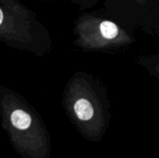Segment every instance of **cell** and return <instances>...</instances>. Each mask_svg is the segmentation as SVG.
<instances>
[{"label": "cell", "instance_id": "obj_3", "mask_svg": "<svg viewBox=\"0 0 159 158\" xmlns=\"http://www.w3.org/2000/svg\"><path fill=\"white\" fill-rule=\"evenodd\" d=\"M0 3H2L9 7L18 9V10H21V11H27L30 9L20 0H0Z\"/></svg>", "mask_w": 159, "mask_h": 158}, {"label": "cell", "instance_id": "obj_2", "mask_svg": "<svg viewBox=\"0 0 159 158\" xmlns=\"http://www.w3.org/2000/svg\"><path fill=\"white\" fill-rule=\"evenodd\" d=\"M98 30L100 35L106 40H112L116 38L118 34L117 25L110 20L101 21L98 25Z\"/></svg>", "mask_w": 159, "mask_h": 158}, {"label": "cell", "instance_id": "obj_1", "mask_svg": "<svg viewBox=\"0 0 159 158\" xmlns=\"http://www.w3.org/2000/svg\"><path fill=\"white\" fill-rule=\"evenodd\" d=\"M0 42L11 48L37 57L48 55L53 48L50 33L33 10L21 11L2 3Z\"/></svg>", "mask_w": 159, "mask_h": 158}]
</instances>
